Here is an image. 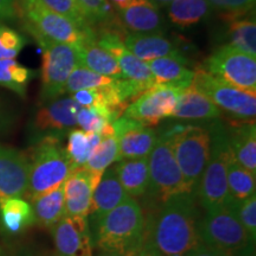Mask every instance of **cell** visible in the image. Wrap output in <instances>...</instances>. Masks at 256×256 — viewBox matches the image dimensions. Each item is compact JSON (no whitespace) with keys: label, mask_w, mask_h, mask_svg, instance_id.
Returning a JSON list of instances; mask_svg holds the SVG:
<instances>
[{"label":"cell","mask_w":256,"mask_h":256,"mask_svg":"<svg viewBox=\"0 0 256 256\" xmlns=\"http://www.w3.org/2000/svg\"><path fill=\"white\" fill-rule=\"evenodd\" d=\"M76 122L82 130L87 133L100 134L104 136H114L112 124L108 122L98 110L92 108H82L76 116Z\"/></svg>","instance_id":"cell-38"},{"label":"cell","mask_w":256,"mask_h":256,"mask_svg":"<svg viewBox=\"0 0 256 256\" xmlns=\"http://www.w3.org/2000/svg\"><path fill=\"white\" fill-rule=\"evenodd\" d=\"M92 26L104 28L116 22L110 0H76Z\"/></svg>","instance_id":"cell-36"},{"label":"cell","mask_w":256,"mask_h":256,"mask_svg":"<svg viewBox=\"0 0 256 256\" xmlns=\"http://www.w3.org/2000/svg\"><path fill=\"white\" fill-rule=\"evenodd\" d=\"M183 90L156 86L136 98L124 110V116L146 127L156 126L160 121L172 118Z\"/></svg>","instance_id":"cell-12"},{"label":"cell","mask_w":256,"mask_h":256,"mask_svg":"<svg viewBox=\"0 0 256 256\" xmlns=\"http://www.w3.org/2000/svg\"><path fill=\"white\" fill-rule=\"evenodd\" d=\"M55 256H57V255H55Z\"/></svg>","instance_id":"cell-52"},{"label":"cell","mask_w":256,"mask_h":256,"mask_svg":"<svg viewBox=\"0 0 256 256\" xmlns=\"http://www.w3.org/2000/svg\"><path fill=\"white\" fill-rule=\"evenodd\" d=\"M192 86L206 95L222 113L238 121H254L256 116V92H249L210 75L198 66L194 69Z\"/></svg>","instance_id":"cell-10"},{"label":"cell","mask_w":256,"mask_h":256,"mask_svg":"<svg viewBox=\"0 0 256 256\" xmlns=\"http://www.w3.org/2000/svg\"><path fill=\"white\" fill-rule=\"evenodd\" d=\"M229 144L236 162L256 174V124L254 121H241L228 130Z\"/></svg>","instance_id":"cell-23"},{"label":"cell","mask_w":256,"mask_h":256,"mask_svg":"<svg viewBox=\"0 0 256 256\" xmlns=\"http://www.w3.org/2000/svg\"><path fill=\"white\" fill-rule=\"evenodd\" d=\"M228 46L256 57V20L252 14L244 17L226 20Z\"/></svg>","instance_id":"cell-30"},{"label":"cell","mask_w":256,"mask_h":256,"mask_svg":"<svg viewBox=\"0 0 256 256\" xmlns=\"http://www.w3.org/2000/svg\"><path fill=\"white\" fill-rule=\"evenodd\" d=\"M200 212L194 194H176L162 203L148 238L160 256H185L200 242Z\"/></svg>","instance_id":"cell-1"},{"label":"cell","mask_w":256,"mask_h":256,"mask_svg":"<svg viewBox=\"0 0 256 256\" xmlns=\"http://www.w3.org/2000/svg\"><path fill=\"white\" fill-rule=\"evenodd\" d=\"M18 12L24 20L25 28L34 38L44 37L78 48L95 34V30H81L69 19L48 8L40 0H19Z\"/></svg>","instance_id":"cell-7"},{"label":"cell","mask_w":256,"mask_h":256,"mask_svg":"<svg viewBox=\"0 0 256 256\" xmlns=\"http://www.w3.org/2000/svg\"><path fill=\"white\" fill-rule=\"evenodd\" d=\"M120 14L124 28L133 34H160L162 28L159 8L148 0H132Z\"/></svg>","instance_id":"cell-24"},{"label":"cell","mask_w":256,"mask_h":256,"mask_svg":"<svg viewBox=\"0 0 256 256\" xmlns=\"http://www.w3.org/2000/svg\"><path fill=\"white\" fill-rule=\"evenodd\" d=\"M0 224L6 232L18 235L36 224L31 203L23 198L0 200Z\"/></svg>","instance_id":"cell-27"},{"label":"cell","mask_w":256,"mask_h":256,"mask_svg":"<svg viewBox=\"0 0 256 256\" xmlns=\"http://www.w3.org/2000/svg\"><path fill=\"white\" fill-rule=\"evenodd\" d=\"M36 224L51 229L66 216L64 185L50 194L31 200Z\"/></svg>","instance_id":"cell-29"},{"label":"cell","mask_w":256,"mask_h":256,"mask_svg":"<svg viewBox=\"0 0 256 256\" xmlns=\"http://www.w3.org/2000/svg\"><path fill=\"white\" fill-rule=\"evenodd\" d=\"M119 159V144L114 136H104L92 153L84 168L92 174L102 177L106 171Z\"/></svg>","instance_id":"cell-34"},{"label":"cell","mask_w":256,"mask_h":256,"mask_svg":"<svg viewBox=\"0 0 256 256\" xmlns=\"http://www.w3.org/2000/svg\"><path fill=\"white\" fill-rule=\"evenodd\" d=\"M101 140L100 134L87 133L82 130H72L68 133L66 151L76 168H83Z\"/></svg>","instance_id":"cell-33"},{"label":"cell","mask_w":256,"mask_h":256,"mask_svg":"<svg viewBox=\"0 0 256 256\" xmlns=\"http://www.w3.org/2000/svg\"><path fill=\"white\" fill-rule=\"evenodd\" d=\"M30 159L24 152L0 145V200L26 196Z\"/></svg>","instance_id":"cell-15"},{"label":"cell","mask_w":256,"mask_h":256,"mask_svg":"<svg viewBox=\"0 0 256 256\" xmlns=\"http://www.w3.org/2000/svg\"><path fill=\"white\" fill-rule=\"evenodd\" d=\"M198 235L200 242L226 256L255 250V243L238 220L232 203L206 211L198 220Z\"/></svg>","instance_id":"cell-5"},{"label":"cell","mask_w":256,"mask_h":256,"mask_svg":"<svg viewBox=\"0 0 256 256\" xmlns=\"http://www.w3.org/2000/svg\"><path fill=\"white\" fill-rule=\"evenodd\" d=\"M166 8L170 20L179 28H190L203 23L212 14L208 0H174Z\"/></svg>","instance_id":"cell-28"},{"label":"cell","mask_w":256,"mask_h":256,"mask_svg":"<svg viewBox=\"0 0 256 256\" xmlns=\"http://www.w3.org/2000/svg\"><path fill=\"white\" fill-rule=\"evenodd\" d=\"M87 168H78L64 183L66 212L69 217H88L90 212L92 194L101 180Z\"/></svg>","instance_id":"cell-18"},{"label":"cell","mask_w":256,"mask_h":256,"mask_svg":"<svg viewBox=\"0 0 256 256\" xmlns=\"http://www.w3.org/2000/svg\"><path fill=\"white\" fill-rule=\"evenodd\" d=\"M202 69L241 90L256 92V57L230 46L217 49Z\"/></svg>","instance_id":"cell-11"},{"label":"cell","mask_w":256,"mask_h":256,"mask_svg":"<svg viewBox=\"0 0 256 256\" xmlns=\"http://www.w3.org/2000/svg\"><path fill=\"white\" fill-rule=\"evenodd\" d=\"M124 46L144 62H151L162 57H180L179 48L160 34H126Z\"/></svg>","instance_id":"cell-21"},{"label":"cell","mask_w":256,"mask_h":256,"mask_svg":"<svg viewBox=\"0 0 256 256\" xmlns=\"http://www.w3.org/2000/svg\"><path fill=\"white\" fill-rule=\"evenodd\" d=\"M185 256H226L223 252H220L216 249L204 244L203 242H200L194 249H191Z\"/></svg>","instance_id":"cell-43"},{"label":"cell","mask_w":256,"mask_h":256,"mask_svg":"<svg viewBox=\"0 0 256 256\" xmlns=\"http://www.w3.org/2000/svg\"><path fill=\"white\" fill-rule=\"evenodd\" d=\"M40 2L48 8H50L51 11L56 12V14L69 19L70 22H72L81 30L86 32L95 30L92 26V24L89 23V20L84 16V14L82 12V10L78 2H76V0H40Z\"/></svg>","instance_id":"cell-37"},{"label":"cell","mask_w":256,"mask_h":256,"mask_svg":"<svg viewBox=\"0 0 256 256\" xmlns=\"http://www.w3.org/2000/svg\"><path fill=\"white\" fill-rule=\"evenodd\" d=\"M36 72L22 66L16 60H0V87L26 98L28 86L36 78Z\"/></svg>","instance_id":"cell-32"},{"label":"cell","mask_w":256,"mask_h":256,"mask_svg":"<svg viewBox=\"0 0 256 256\" xmlns=\"http://www.w3.org/2000/svg\"><path fill=\"white\" fill-rule=\"evenodd\" d=\"M188 60L185 56L180 57H162L147 62L156 86L160 87L176 88L184 90L194 82V70L190 68Z\"/></svg>","instance_id":"cell-20"},{"label":"cell","mask_w":256,"mask_h":256,"mask_svg":"<svg viewBox=\"0 0 256 256\" xmlns=\"http://www.w3.org/2000/svg\"><path fill=\"white\" fill-rule=\"evenodd\" d=\"M110 2L113 5V8H116L119 12H121L130 6V2H132V0H110Z\"/></svg>","instance_id":"cell-45"},{"label":"cell","mask_w":256,"mask_h":256,"mask_svg":"<svg viewBox=\"0 0 256 256\" xmlns=\"http://www.w3.org/2000/svg\"><path fill=\"white\" fill-rule=\"evenodd\" d=\"M80 110L81 106L72 96L43 104L32 121V133L36 142L44 136L62 138V134L69 133L78 126L76 116Z\"/></svg>","instance_id":"cell-14"},{"label":"cell","mask_w":256,"mask_h":256,"mask_svg":"<svg viewBox=\"0 0 256 256\" xmlns=\"http://www.w3.org/2000/svg\"><path fill=\"white\" fill-rule=\"evenodd\" d=\"M113 168L130 198H139L147 194L150 188L148 158L120 160Z\"/></svg>","instance_id":"cell-25"},{"label":"cell","mask_w":256,"mask_h":256,"mask_svg":"<svg viewBox=\"0 0 256 256\" xmlns=\"http://www.w3.org/2000/svg\"><path fill=\"white\" fill-rule=\"evenodd\" d=\"M26 46L19 32L0 23V60H14Z\"/></svg>","instance_id":"cell-40"},{"label":"cell","mask_w":256,"mask_h":256,"mask_svg":"<svg viewBox=\"0 0 256 256\" xmlns=\"http://www.w3.org/2000/svg\"><path fill=\"white\" fill-rule=\"evenodd\" d=\"M236 215L243 228L248 232L252 242L256 241V194L247 198V200L234 203L232 202Z\"/></svg>","instance_id":"cell-41"},{"label":"cell","mask_w":256,"mask_h":256,"mask_svg":"<svg viewBox=\"0 0 256 256\" xmlns=\"http://www.w3.org/2000/svg\"><path fill=\"white\" fill-rule=\"evenodd\" d=\"M172 118L188 121H212L220 119L222 112L206 95L191 84L182 92Z\"/></svg>","instance_id":"cell-22"},{"label":"cell","mask_w":256,"mask_h":256,"mask_svg":"<svg viewBox=\"0 0 256 256\" xmlns=\"http://www.w3.org/2000/svg\"><path fill=\"white\" fill-rule=\"evenodd\" d=\"M226 180L230 200L238 203L256 194V174L236 162L232 154L226 168Z\"/></svg>","instance_id":"cell-31"},{"label":"cell","mask_w":256,"mask_h":256,"mask_svg":"<svg viewBox=\"0 0 256 256\" xmlns=\"http://www.w3.org/2000/svg\"><path fill=\"white\" fill-rule=\"evenodd\" d=\"M95 32L98 46L116 60L122 72V78L133 82L145 92L156 87L154 78L147 63L138 58L124 48L122 40L126 34L124 36L120 32L110 28H101L100 31L95 30Z\"/></svg>","instance_id":"cell-13"},{"label":"cell","mask_w":256,"mask_h":256,"mask_svg":"<svg viewBox=\"0 0 256 256\" xmlns=\"http://www.w3.org/2000/svg\"><path fill=\"white\" fill-rule=\"evenodd\" d=\"M136 252H100L96 256H134Z\"/></svg>","instance_id":"cell-46"},{"label":"cell","mask_w":256,"mask_h":256,"mask_svg":"<svg viewBox=\"0 0 256 256\" xmlns=\"http://www.w3.org/2000/svg\"><path fill=\"white\" fill-rule=\"evenodd\" d=\"M76 49L78 54L80 66L115 80L122 78V72L116 60L96 42V32L94 36L89 37Z\"/></svg>","instance_id":"cell-26"},{"label":"cell","mask_w":256,"mask_h":256,"mask_svg":"<svg viewBox=\"0 0 256 256\" xmlns=\"http://www.w3.org/2000/svg\"><path fill=\"white\" fill-rule=\"evenodd\" d=\"M134 256H160L158 252L153 248V246L150 242L145 241L142 243V246L138 249Z\"/></svg>","instance_id":"cell-44"},{"label":"cell","mask_w":256,"mask_h":256,"mask_svg":"<svg viewBox=\"0 0 256 256\" xmlns=\"http://www.w3.org/2000/svg\"><path fill=\"white\" fill-rule=\"evenodd\" d=\"M238 256H255V250H250V252H243V254L238 255Z\"/></svg>","instance_id":"cell-49"},{"label":"cell","mask_w":256,"mask_h":256,"mask_svg":"<svg viewBox=\"0 0 256 256\" xmlns=\"http://www.w3.org/2000/svg\"><path fill=\"white\" fill-rule=\"evenodd\" d=\"M210 133V156L196 191L200 206L210 211L232 203L229 197L226 168L232 152L230 148L228 128L222 121H208Z\"/></svg>","instance_id":"cell-4"},{"label":"cell","mask_w":256,"mask_h":256,"mask_svg":"<svg viewBox=\"0 0 256 256\" xmlns=\"http://www.w3.org/2000/svg\"><path fill=\"white\" fill-rule=\"evenodd\" d=\"M0 256H2V252H0Z\"/></svg>","instance_id":"cell-51"},{"label":"cell","mask_w":256,"mask_h":256,"mask_svg":"<svg viewBox=\"0 0 256 256\" xmlns=\"http://www.w3.org/2000/svg\"><path fill=\"white\" fill-rule=\"evenodd\" d=\"M171 140L174 154L188 190L196 194L210 156V133L204 126L174 127L165 132Z\"/></svg>","instance_id":"cell-6"},{"label":"cell","mask_w":256,"mask_h":256,"mask_svg":"<svg viewBox=\"0 0 256 256\" xmlns=\"http://www.w3.org/2000/svg\"><path fill=\"white\" fill-rule=\"evenodd\" d=\"M57 256H92V238L88 217L60 220L51 228Z\"/></svg>","instance_id":"cell-17"},{"label":"cell","mask_w":256,"mask_h":256,"mask_svg":"<svg viewBox=\"0 0 256 256\" xmlns=\"http://www.w3.org/2000/svg\"><path fill=\"white\" fill-rule=\"evenodd\" d=\"M114 136L119 144V159L148 158L158 134L152 127H146L130 118L121 116L112 124Z\"/></svg>","instance_id":"cell-16"},{"label":"cell","mask_w":256,"mask_h":256,"mask_svg":"<svg viewBox=\"0 0 256 256\" xmlns=\"http://www.w3.org/2000/svg\"><path fill=\"white\" fill-rule=\"evenodd\" d=\"M128 198H130V194L124 190L114 168H110L107 170L92 194L90 212H89L90 218L88 220L89 226L98 223L106 214L119 206Z\"/></svg>","instance_id":"cell-19"},{"label":"cell","mask_w":256,"mask_h":256,"mask_svg":"<svg viewBox=\"0 0 256 256\" xmlns=\"http://www.w3.org/2000/svg\"><path fill=\"white\" fill-rule=\"evenodd\" d=\"M211 8L218 12L224 22L241 18L254 12L256 0H208Z\"/></svg>","instance_id":"cell-39"},{"label":"cell","mask_w":256,"mask_h":256,"mask_svg":"<svg viewBox=\"0 0 256 256\" xmlns=\"http://www.w3.org/2000/svg\"><path fill=\"white\" fill-rule=\"evenodd\" d=\"M148 2H151L156 8H168V6L170 4H172L174 0H148Z\"/></svg>","instance_id":"cell-47"},{"label":"cell","mask_w":256,"mask_h":256,"mask_svg":"<svg viewBox=\"0 0 256 256\" xmlns=\"http://www.w3.org/2000/svg\"><path fill=\"white\" fill-rule=\"evenodd\" d=\"M30 159V178L26 197L28 200L50 194L63 186L75 172L60 136H44L34 142Z\"/></svg>","instance_id":"cell-3"},{"label":"cell","mask_w":256,"mask_h":256,"mask_svg":"<svg viewBox=\"0 0 256 256\" xmlns=\"http://www.w3.org/2000/svg\"><path fill=\"white\" fill-rule=\"evenodd\" d=\"M5 124H6V122H5V112H4V108H2V101H0V130H2V128L4 127Z\"/></svg>","instance_id":"cell-48"},{"label":"cell","mask_w":256,"mask_h":256,"mask_svg":"<svg viewBox=\"0 0 256 256\" xmlns=\"http://www.w3.org/2000/svg\"><path fill=\"white\" fill-rule=\"evenodd\" d=\"M43 50L42 57L40 101L48 104L66 95L69 76L78 66V54L75 46L57 43L44 37H34Z\"/></svg>","instance_id":"cell-8"},{"label":"cell","mask_w":256,"mask_h":256,"mask_svg":"<svg viewBox=\"0 0 256 256\" xmlns=\"http://www.w3.org/2000/svg\"><path fill=\"white\" fill-rule=\"evenodd\" d=\"M19 0H0V23L12 22L19 17Z\"/></svg>","instance_id":"cell-42"},{"label":"cell","mask_w":256,"mask_h":256,"mask_svg":"<svg viewBox=\"0 0 256 256\" xmlns=\"http://www.w3.org/2000/svg\"><path fill=\"white\" fill-rule=\"evenodd\" d=\"M150 188L147 194L162 203L176 194L188 192L174 154L171 140L166 133L158 136L151 154L148 156ZM191 194V192H188Z\"/></svg>","instance_id":"cell-9"},{"label":"cell","mask_w":256,"mask_h":256,"mask_svg":"<svg viewBox=\"0 0 256 256\" xmlns=\"http://www.w3.org/2000/svg\"><path fill=\"white\" fill-rule=\"evenodd\" d=\"M144 211L133 198H128L115 209L89 226L92 246L98 252H136L146 238Z\"/></svg>","instance_id":"cell-2"},{"label":"cell","mask_w":256,"mask_h":256,"mask_svg":"<svg viewBox=\"0 0 256 256\" xmlns=\"http://www.w3.org/2000/svg\"><path fill=\"white\" fill-rule=\"evenodd\" d=\"M16 256H34L31 254V252H19V254H17Z\"/></svg>","instance_id":"cell-50"},{"label":"cell","mask_w":256,"mask_h":256,"mask_svg":"<svg viewBox=\"0 0 256 256\" xmlns=\"http://www.w3.org/2000/svg\"><path fill=\"white\" fill-rule=\"evenodd\" d=\"M115 78L100 75V74L92 72L83 66H78L69 76L66 86V92L74 94V92L86 90V89L106 88L113 84Z\"/></svg>","instance_id":"cell-35"}]
</instances>
